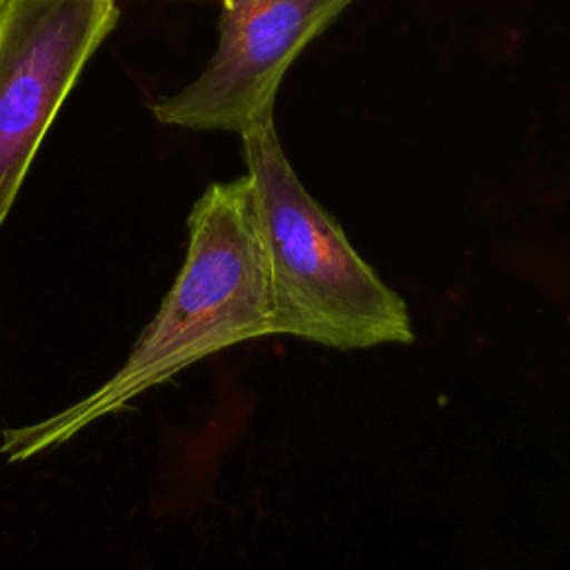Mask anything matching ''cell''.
<instances>
[{
  "instance_id": "obj_1",
  "label": "cell",
  "mask_w": 570,
  "mask_h": 570,
  "mask_svg": "<svg viewBox=\"0 0 570 570\" xmlns=\"http://www.w3.org/2000/svg\"><path fill=\"white\" fill-rule=\"evenodd\" d=\"M187 227L183 267L120 370L65 410L2 430L0 454L9 463L67 443L209 354L274 334L269 272L247 174L212 183Z\"/></svg>"
},
{
  "instance_id": "obj_5",
  "label": "cell",
  "mask_w": 570,
  "mask_h": 570,
  "mask_svg": "<svg viewBox=\"0 0 570 570\" xmlns=\"http://www.w3.org/2000/svg\"><path fill=\"white\" fill-rule=\"evenodd\" d=\"M0 2H2V0H0Z\"/></svg>"
},
{
  "instance_id": "obj_3",
  "label": "cell",
  "mask_w": 570,
  "mask_h": 570,
  "mask_svg": "<svg viewBox=\"0 0 570 570\" xmlns=\"http://www.w3.org/2000/svg\"><path fill=\"white\" fill-rule=\"evenodd\" d=\"M116 22L114 0L0 2V227L60 105Z\"/></svg>"
},
{
  "instance_id": "obj_2",
  "label": "cell",
  "mask_w": 570,
  "mask_h": 570,
  "mask_svg": "<svg viewBox=\"0 0 570 570\" xmlns=\"http://www.w3.org/2000/svg\"><path fill=\"white\" fill-rule=\"evenodd\" d=\"M256 225L274 301V334L334 350L414 338L405 301L358 256L289 165L274 120L245 134Z\"/></svg>"
},
{
  "instance_id": "obj_4",
  "label": "cell",
  "mask_w": 570,
  "mask_h": 570,
  "mask_svg": "<svg viewBox=\"0 0 570 570\" xmlns=\"http://www.w3.org/2000/svg\"><path fill=\"white\" fill-rule=\"evenodd\" d=\"M354 0H223L218 47L178 94L154 105L165 125L245 134L274 120L281 80L298 53Z\"/></svg>"
}]
</instances>
